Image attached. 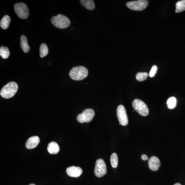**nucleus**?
<instances>
[{
	"mask_svg": "<svg viewBox=\"0 0 185 185\" xmlns=\"http://www.w3.org/2000/svg\"><path fill=\"white\" fill-rule=\"evenodd\" d=\"M132 106L133 108L141 115L146 116L149 115V108L146 103L141 100L138 99L134 100Z\"/></svg>",
	"mask_w": 185,
	"mask_h": 185,
	"instance_id": "39448f33",
	"label": "nucleus"
},
{
	"mask_svg": "<svg viewBox=\"0 0 185 185\" xmlns=\"http://www.w3.org/2000/svg\"><path fill=\"white\" fill-rule=\"evenodd\" d=\"M20 47L25 53H27L30 51V47L28 44L27 37L24 35L21 36Z\"/></svg>",
	"mask_w": 185,
	"mask_h": 185,
	"instance_id": "2eb2a0df",
	"label": "nucleus"
},
{
	"mask_svg": "<svg viewBox=\"0 0 185 185\" xmlns=\"http://www.w3.org/2000/svg\"><path fill=\"white\" fill-rule=\"evenodd\" d=\"M111 164L114 168L117 167L118 163V155L116 153H114L111 155L110 158Z\"/></svg>",
	"mask_w": 185,
	"mask_h": 185,
	"instance_id": "aec40b11",
	"label": "nucleus"
},
{
	"mask_svg": "<svg viewBox=\"0 0 185 185\" xmlns=\"http://www.w3.org/2000/svg\"><path fill=\"white\" fill-rule=\"evenodd\" d=\"M141 159L143 161H146L149 159L148 156L145 154H143L141 156Z\"/></svg>",
	"mask_w": 185,
	"mask_h": 185,
	"instance_id": "b1692460",
	"label": "nucleus"
},
{
	"mask_svg": "<svg viewBox=\"0 0 185 185\" xmlns=\"http://www.w3.org/2000/svg\"><path fill=\"white\" fill-rule=\"evenodd\" d=\"M40 142V139L38 137L34 136L31 137L28 139L26 143V148L32 149L36 148Z\"/></svg>",
	"mask_w": 185,
	"mask_h": 185,
	"instance_id": "f8f14e48",
	"label": "nucleus"
},
{
	"mask_svg": "<svg viewBox=\"0 0 185 185\" xmlns=\"http://www.w3.org/2000/svg\"><path fill=\"white\" fill-rule=\"evenodd\" d=\"M81 5L89 11H93L95 8V4L93 0H80Z\"/></svg>",
	"mask_w": 185,
	"mask_h": 185,
	"instance_id": "ddd939ff",
	"label": "nucleus"
},
{
	"mask_svg": "<svg viewBox=\"0 0 185 185\" xmlns=\"http://www.w3.org/2000/svg\"><path fill=\"white\" fill-rule=\"evenodd\" d=\"M117 116L120 124L126 126L128 123V118L126 109L124 105H119L117 109Z\"/></svg>",
	"mask_w": 185,
	"mask_h": 185,
	"instance_id": "1a4fd4ad",
	"label": "nucleus"
},
{
	"mask_svg": "<svg viewBox=\"0 0 185 185\" xmlns=\"http://www.w3.org/2000/svg\"><path fill=\"white\" fill-rule=\"evenodd\" d=\"M88 71L86 68L79 66L72 69L69 75L71 79L76 81H81L85 79L88 75Z\"/></svg>",
	"mask_w": 185,
	"mask_h": 185,
	"instance_id": "f257e3e1",
	"label": "nucleus"
},
{
	"mask_svg": "<svg viewBox=\"0 0 185 185\" xmlns=\"http://www.w3.org/2000/svg\"><path fill=\"white\" fill-rule=\"evenodd\" d=\"M174 185H182L179 183H175Z\"/></svg>",
	"mask_w": 185,
	"mask_h": 185,
	"instance_id": "393cba45",
	"label": "nucleus"
},
{
	"mask_svg": "<svg viewBox=\"0 0 185 185\" xmlns=\"http://www.w3.org/2000/svg\"><path fill=\"white\" fill-rule=\"evenodd\" d=\"M10 52L7 47L2 46L0 48V55L4 59L8 58L10 56Z\"/></svg>",
	"mask_w": 185,
	"mask_h": 185,
	"instance_id": "a211bd4d",
	"label": "nucleus"
},
{
	"mask_svg": "<svg viewBox=\"0 0 185 185\" xmlns=\"http://www.w3.org/2000/svg\"><path fill=\"white\" fill-rule=\"evenodd\" d=\"M40 56L43 58L48 54V49L46 44L42 43L40 45Z\"/></svg>",
	"mask_w": 185,
	"mask_h": 185,
	"instance_id": "f3484780",
	"label": "nucleus"
},
{
	"mask_svg": "<svg viewBox=\"0 0 185 185\" xmlns=\"http://www.w3.org/2000/svg\"><path fill=\"white\" fill-rule=\"evenodd\" d=\"M149 4V1L146 0H139L127 2L126 5L131 10L140 11L145 9Z\"/></svg>",
	"mask_w": 185,
	"mask_h": 185,
	"instance_id": "0eeeda50",
	"label": "nucleus"
},
{
	"mask_svg": "<svg viewBox=\"0 0 185 185\" xmlns=\"http://www.w3.org/2000/svg\"><path fill=\"white\" fill-rule=\"evenodd\" d=\"M148 76V74L147 73L140 72L136 74V78L137 81L141 82L146 80Z\"/></svg>",
	"mask_w": 185,
	"mask_h": 185,
	"instance_id": "4be33fe9",
	"label": "nucleus"
},
{
	"mask_svg": "<svg viewBox=\"0 0 185 185\" xmlns=\"http://www.w3.org/2000/svg\"><path fill=\"white\" fill-rule=\"evenodd\" d=\"M95 112L92 109H87L84 110L82 114L78 115L77 120L80 123H89L95 117Z\"/></svg>",
	"mask_w": 185,
	"mask_h": 185,
	"instance_id": "423d86ee",
	"label": "nucleus"
},
{
	"mask_svg": "<svg viewBox=\"0 0 185 185\" xmlns=\"http://www.w3.org/2000/svg\"><path fill=\"white\" fill-rule=\"evenodd\" d=\"M66 172L69 176L77 178L80 176L82 174L83 170L80 167L72 166L67 169Z\"/></svg>",
	"mask_w": 185,
	"mask_h": 185,
	"instance_id": "9d476101",
	"label": "nucleus"
},
{
	"mask_svg": "<svg viewBox=\"0 0 185 185\" xmlns=\"http://www.w3.org/2000/svg\"><path fill=\"white\" fill-rule=\"evenodd\" d=\"M18 89V85L16 82H11L6 85L2 88L0 94L3 98L10 99L16 94Z\"/></svg>",
	"mask_w": 185,
	"mask_h": 185,
	"instance_id": "f03ea898",
	"label": "nucleus"
},
{
	"mask_svg": "<svg viewBox=\"0 0 185 185\" xmlns=\"http://www.w3.org/2000/svg\"><path fill=\"white\" fill-rule=\"evenodd\" d=\"M48 150L49 153L52 154H55L60 151V148L57 143L55 142H52L48 144Z\"/></svg>",
	"mask_w": 185,
	"mask_h": 185,
	"instance_id": "4468645a",
	"label": "nucleus"
},
{
	"mask_svg": "<svg viewBox=\"0 0 185 185\" xmlns=\"http://www.w3.org/2000/svg\"><path fill=\"white\" fill-rule=\"evenodd\" d=\"M14 10L18 16L21 19H26L29 16V11L26 4L18 2L14 5Z\"/></svg>",
	"mask_w": 185,
	"mask_h": 185,
	"instance_id": "20e7f679",
	"label": "nucleus"
},
{
	"mask_svg": "<svg viewBox=\"0 0 185 185\" xmlns=\"http://www.w3.org/2000/svg\"><path fill=\"white\" fill-rule=\"evenodd\" d=\"M158 69V67L156 65L153 66L149 74V76L150 77L153 78L155 76L157 71Z\"/></svg>",
	"mask_w": 185,
	"mask_h": 185,
	"instance_id": "5701e85b",
	"label": "nucleus"
},
{
	"mask_svg": "<svg viewBox=\"0 0 185 185\" xmlns=\"http://www.w3.org/2000/svg\"><path fill=\"white\" fill-rule=\"evenodd\" d=\"M29 185H36L35 184H29Z\"/></svg>",
	"mask_w": 185,
	"mask_h": 185,
	"instance_id": "a878e982",
	"label": "nucleus"
},
{
	"mask_svg": "<svg viewBox=\"0 0 185 185\" xmlns=\"http://www.w3.org/2000/svg\"><path fill=\"white\" fill-rule=\"evenodd\" d=\"M11 21V18L8 15H6L2 18L0 23V26L2 29L6 30L8 29Z\"/></svg>",
	"mask_w": 185,
	"mask_h": 185,
	"instance_id": "dca6fc26",
	"label": "nucleus"
},
{
	"mask_svg": "<svg viewBox=\"0 0 185 185\" xmlns=\"http://www.w3.org/2000/svg\"><path fill=\"white\" fill-rule=\"evenodd\" d=\"M185 10V0L177 2L176 4V13H180Z\"/></svg>",
	"mask_w": 185,
	"mask_h": 185,
	"instance_id": "6ab92c4d",
	"label": "nucleus"
},
{
	"mask_svg": "<svg viewBox=\"0 0 185 185\" xmlns=\"http://www.w3.org/2000/svg\"><path fill=\"white\" fill-rule=\"evenodd\" d=\"M176 99L174 97H171L169 98L167 102L168 108L170 109L174 108L176 106Z\"/></svg>",
	"mask_w": 185,
	"mask_h": 185,
	"instance_id": "412c9836",
	"label": "nucleus"
},
{
	"mask_svg": "<svg viewBox=\"0 0 185 185\" xmlns=\"http://www.w3.org/2000/svg\"><path fill=\"white\" fill-rule=\"evenodd\" d=\"M52 24L59 29H65L70 26L69 19L65 15L58 14L56 16L53 17L51 19Z\"/></svg>",
	"mask_w": 185,
	"mask_h": 185,
	"instance_id": "7ed1b4c3",
	"label": "nucleus"
},
{
	"mask_svg": "<svg viewBox=\"0 0 185 185\" xmlns=\"http://www.w3.org/2000/svg\"><path fill=\"white\" fill-rule=\"evenodd\" d=\"M149 166L150 170L156 171L161 166V162L159 159L155 156H152L149 160Z\"/></svg>",
	"mask_w": 185,
	"mask_h": 185,
	"instance_id": "9b49d317",
	"label": "nucleus"
},
{
	"mask_svg": "<svg viewBox=\"0 0 185 185\" xmlns=\"http://www.w3.org/2000/svg\"><path fill=\"white\" fill-rule=\"evenodd\" d=\"M107 167L105 163L103 160L99 158L96 162L95 169V174L99 178L102 177L107 173Z\"/></svg>",
	"mask_w": 185,
	"mask_h": 185,
	"instance_id": "6e6552de",
	"label": "nucleus"
}]
</instances>
